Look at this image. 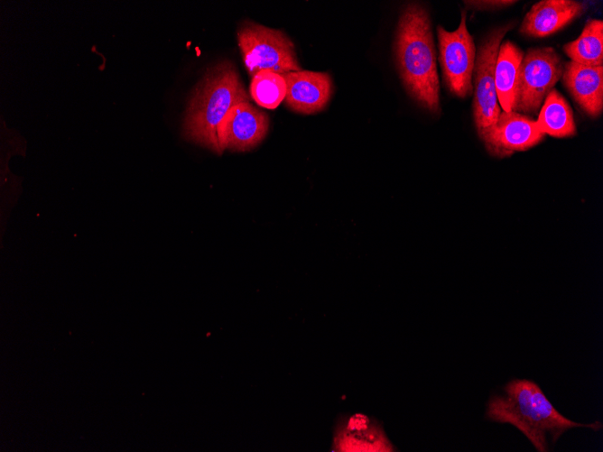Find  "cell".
I'll use <instances>...</instances> for the list:
<instances>
[{
  "mask_svg": "<svg viewBox=\"0 0 603 452\" xmlns=\"http://www.w3.org/2000/svg\"><path fill=\"white\" fill-rule=\"evenodd\" d=\"M467 12L461 11L459 25L449 32L437 26L439 60L442 78L448 90L464 98L473 91L472 75L476 59V46L466 25Z\"/></svg>",
  "mask_w": 603,
  "mask_h": 452,
  "instance_id": "cell-7",
  "label": "cell"
},
{
  "mask_svg": "<svg viewBox=\"0 0 603 452\" xmlns=\"http://www.w3.org/2000/svg\"><path fill=\"white\" fill-rule=\"evenodd\" d=\"M588 5L573 0H543L525 14L519 32L524 36L543 38L552 35L583 14Z\"/></svg>",
  "mask_w": 603,
  "mask_h": 452,
  "instance_id": "cell-11",
  "label": "cell"
},
{
  "mask_svg": "<svg viewBox=\"0 0 603 452\" xmlns=\"http://www.w3.org/2000/svg\"><path fill=\"white\" fill-rule=\"evenodd\" d=\"M465 5L472 10H496L501 9L507 6H510L516 3V1L511 0H475V1H464Z\"/></svg>",
  "mask_w": 603,
  "mask_h": 452,
  "instance_id": "cell-18",
  "label": "cell"
},
{
  "mask_svg": "<svg viewBox=\"0 0 603 452\" xmlns=\"http://www.w3.org/2000/svg\"><path fill=\"white\" fill-rule=\"evenodd\" d=\"M539 111L535 125L543 134L564 138L576 134L571 107L556 89L548 93Z\"/></svg>",
  "mask_w": 603,
  "mask_h": 452,
  "instance_id": "cell-15",
  "label": "cell"
},
{
  "mask_svg": "<svg viewBox=\"0 0 603 452\" xmlns=\"http://www.w3.org/2000/svg\"><path fill=\"white\" fill-rule=\"evenodd\" d=\"M524 56L522 50L510 41L499 46L495 66V86L497 100L505 112L512 111Z\"/></svg>",
  "mask_w": 603,
  "mask_h": 452,
  "instance_id": "cell-13",
  "label": "cell"
},
{
  "mask_svg": "<svg viewBox=\"0 0 603 452\" xmlns=\"http://www.w3.org/2000/svg\"><path fill=\"white\" fill-rule=\"evenodd\" d=\"M513 27V23H507L492 30L476 53L472 75L473 117L479 137L496 124L501 113L495 86V66L501 42Z\"/></svg>",
  "mask_w": 603,
  "mask_h": 452,
  "instance_id": "cell-6",
  "label": "cell"
},
{
  "mask_svg": "<svg viewBox=\"0 0 603 452\" xmlns=\"http://www.w3.org/2000/svg\"><path fill=\"white\" fill-rule=\"evenodd\" d=\"M249 92L256 104L267 109H274L285 97L286 83L283 75L261 70L252 77Z\"/></svg>",
  "mask_w": 603,
  "mask_h": 452,
  "instance_id": "cell-17",
  "label": "cell"
},
{
  "mask_svg": "<svg viewBox=\"0 0 603 452\" xmlns=\"http://www.w3.org/2000/svg\"><path fill=\"white\" fill-rule=\"evenodd\" d=\"M394 54L403 84L422 108L440 111V82L429 13L419 3L403 10L394 40Z\"/></svg>",
  "mask_w": 603,
  "mask_h": 452,
  "instance_id": "cell-2",
  "label": "cell"
},
{
  "mask_svg": "<svg viewBox=\"0 0 603 452\" xmlns=\"http://www.w3.org/2000/svg\"><path fill=\"white\" fill-rule=\"evenodd\" d=\"M269 117L249 102L234 106L225 115L218 131L221 152H247L257 146L266 136Z\"/></svg>",
  "mask_w": 603,
  "mask_h": 452,
  "instance_id": "cell-8",
  "label": "cell"
},
{
  "mask_svg": "<svg viewBox=\"0 0 603 452\" xmlns=\"http://www.w3.org/2000/svg\"><path fill=\"white\" fill-rule=\"evenodd\" d=\"M561 81L578 106L589 116L598 117L603 110V66H586L568 61Z\"/></svg>",
  "mask_w": 603,
  "mask_h": 452,
  "instance_id": "cell-12",
  "label": "cell"
},
{
  "mask_svg": "<svg viewBox=\"0 0 603 452\" xmlns=\"http://www.w3.org/2000/svg\"><path fill=\"white\" fill-rule=\"evenodd\" d=\"M237 36L251 78L261 70L281 75L302 70L294 44L283 31L246 20L239 26Z\"/></svg>",
  "mask_w": 603,
  "mask_h": 452,
  "instance_id": "cell-4",
  "label": "cell"
},
{
  "mask_svg": "<svg viewBox=\"0 0 603 452\" xmlns=\"http://www.w3.org/2000/svg\"><path fill=\"white\" fill-rule=\"evenodd\" d=\"M563 67L553 48L529 49L520 65L512 111L538 115L544 98L561 78Z\"/></svg>",
  "mask_w": 603,
  "mask_h": 452,
  "instance_id": "cell-5",
  "label": "cell"
},
{
  "mask_svg": "<svg viewBox=\"0 0 603 452\" xmlns=\"http://www.w3.org/2000/svg\"><path fill=\"white\" fill-rule=\"evenodd\" d=\"M503 394L492 395L486 408L487 420L510 424L518 429L538 452L549 451V439L554 445L567 430L585 427L595 431L600 421L582 424L560 413L537 383L528 379H513L503 388Z\"/></svg>",
  "mask_w": 603,
  "mask_h": 452,
  "instance_id": "cell-1",
  "label": "cell"
},
{
  "mask_svg": "<svg viewBox=\"0 0 603 452\" xmlns=\"http://www.w3.org/2000/svg\"><path fill=\"white\" fill-rule=\"evenodd\" d=\"M341 451H394L383 430L363 414H355L339 438Z\"/></svg>",
  "mask_w": 603,
  "mask_h": 452,
  "instance_id": "cell-14",
  "label": "cell"
},
{
  "mask_svg": "<svg viewBox=\"0 0 603 452\" xmlns=\"http://www.w3.org/2000/svg\"><path fill=\"white\" fill-rule=\"evenodd\" d=\"M249 97L235 65L223 60L208 69L190 96L182 123L187 141L222 154L218 131L227 113Z\"/></svg>",
  "mask_w": 603,
  "mask_h": 452,
  "instance_id": "cell-3",
  "label": "cell"
},
{
  "mask_svg": "<svg viewBox=\"0 0 603 452\" xmlns=\"http://www.w3.org/2000/svg\"><path fill=\"white\" fill-rule=\"evenodd\" d=\"M543 136L530 116L514 111H503L496 124L479 138L491 155L506 157L514 152L533 147Z\"/></svg>",
  "mask_w": 603,
  "mask_h": 452,
  "instance_id": "cell-9",
  "label": "cell"
},
{
  "mask_svg": "<svg viewBox=\"0 0 603 452\" xmlns=\"http://www.w3.org/2000/svg\"><path fill=\"white\" fill-rule=\"evenodd\" d=\"M286 83L285 106L299 114L311 115L321 111L332 94V81L326 72L310 70L283 74Z\"/></svg>",
  "mask_w": 603,
  "mask_h": 452,
  "instance_id": "cell-10",
  "label": "cell"
},
{
  "mask_svg": "<svg viewBox=\"0 0 603 452\" xmlns=\"http://www.w3.org/2000/svg\"><path fill=\"white\" fill-rule=\"evenodd\" d=\"M565 54L576 63L586 66L603 64V22L590 19L580 35L563 46Z\"/></svg>",
  "mask_w": 603,
  "mask_h": 452,
  "instance_id": "cell-16",
  "label": "cell"
}]
</instances>
